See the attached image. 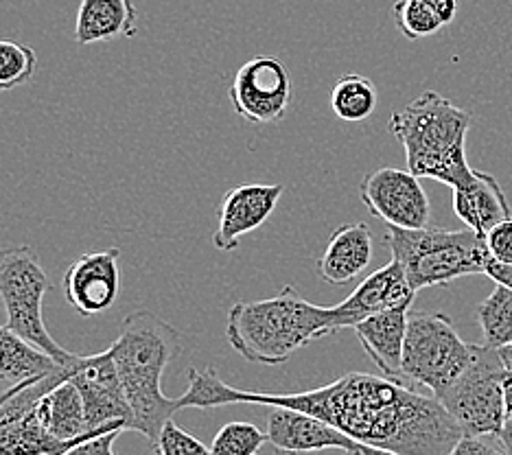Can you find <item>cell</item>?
Masks as SVG:
<instances>
[{
    "label": "cell",
    "mask_w": 512,
    "mask_h": 455,
    "mask_svg": "<svg viewBox=\"0 0 512 455\" xmlns=\"http://www.w3.org/2000/svg\"><path fill=\"white\" fill-rule=\"evenodd\" d=\"M55 368L57 364L51 357H46L38 348L20 340L7 326H0V370L5 372L11 383L49 375Z\"/></svg>",
    "instance_id": "obj_23"
},
{
    "label": "cell",
    "mask_w": 512,
    "mask_h": 455,
    "mask_svg": "<svg viewBox=\"0 0 512 455\" xmlns=\"http://www.w3.org/2000/svg\"><path fill=\"white\" fill-rule=\"evenodd\" d=\"M22 383H25V381H20V383H11L5 392H0V405H3L7 399H11V396H14V394L22 388Z\"/></svg>",
    "instance_id": "obj_37"
},
{
    "label": "cell",
    "mask_w": 512,
    "mask_h": 455,
    "mask_svg": "<svg viewBox=\"0 0 512 455\" xmlns=\"http://www.w3.org/2000/svg\"><path fill=\"white\" fill-rule=\"evenodd\" d=\"M471 123V112L436 90H425L390 116L388 130L403 145L407 169L456 189L473 173L467 160Z\"/></svg>",
    "instance_id": "obj_4"
},
{
    "label": "cell",
    "mask_w": 512,
    "mask_h": 455,
    "mask_svg": "<svg viewBox=\"0 0 512 455\" xmlns=\"http://www.w3.org/2000/svg\"><path fill=\"white\" fill-rule=\"evenodd\" d=\"M504 364L497 348L475 344L471 364L440 396V403L460 425L462 436L497 438L504 427L506 407L502 392Z\"/></svg>",
    "instance_id": "obj_8"
},
{
    "label": "cell",
    "mask_w": 512,
    "mask_h": 455,
    "mask_svg": "<svg viewBox=\"0 0 512 455\" xmlns=\"http://www.w3.org/2000/svg\"><path fill=\"white\" fill-rule=\"evenodd\" d=\"M335 333L331 307L309 302L292 285L274 298L235 302L226 318V340L250 364L281 366L300 348Z\"/></svg>",
    "instance_id": "obj_3"
},
{
    "label": "cell",
    "mask_w": 512,
    "mask_h": 455,
    "mask_svg": "<svg viewBox=\"0 0 512 455\" xmlns=\"http://www.w3.org/2000/svg\"><path fill=\"white\" fill-rule=\"evenodd\" d=\"M412 305H401L388 311L370 315V318L357 322L353 331L359 344L379 368L383 377L403 381V348L407 333V318H410Z\"/></svg>",
    "instance_id": "obj_17"
},
{
    "label": "cell",
    "mask_w": 512,
    "mask_h": 455,
    "mask_svg": "<svg viewBox=\"0 0 512 455\" xmlns=\"http://www.w3.org/2000/svg\"><path fill=\"white\" fill-rule=\"evenodd\" d=\"M51 289L38 252L31 245H11L0 250V300L7 313V329L14 331L57 366H68L75 353L53 340L44 324L42 305Z\"/></svg>",
    "instance_id": "obj_6"
},
{
    "label": "cell",
    "mask_w": 512,
    "mask_h": 455,
    "mask_svg": "<svg viewBox=\"0 0 512 455\" xmlns=\"http://www.w3.org/2000/svg\"><path fill=\"white\" fill-rule=\"evenodd\" d=\"M189 388L178 407L270 405L292 407L340 429L357 445L388 449L401 455H449L462 438L460 425L436 396L388 377L348 372L337 381L307 392H250L226 385L213 368H189Z\"/></svg>",
    "instance_id": "obj_1"
},
{
    "label": "cell",
    "mask_w": 512,
    "mask_h": 455,
    "mask_svg": "<svg viewBox=\"0 0 512 455\" xmlns=\"http://www.w3.org/2000/svg\"><path fill=\"white\" fill-rule=\"evenodd\" d=\"M232 108L252 125L283 121L292 103V79L276 57H252L230 84Z\"/></svg>",
    "instance_id": "obj_12"
},
{
    "label": "cell",
    "mask_w": 512,
    "mask_h": 455,
    "mask_svg": "<svg viewBox=\"0 0 512 455\" xmlns=\"http://www.w3.org/2000/svg\"><path fill=\"white\" fill-rule=\"evenodd\" d=\"M484 274L488 278H493L495 285H506L512 289V265H504V263H497L491 259L486 263Z\"/></svg>",
    "instance_id": "obj_33"
},
{
    "label": "cell",
    "mask_w": 512,
    "mask_h": 455,
    "mask_svg": "<svg viewBox=\"0 0 512 455\" xmlns=\"http://www.w3.org/2000/svg\"><path fill=\"white\" fill-rule=\"evenodd\" d=\"M138 31L134 0H81L75 20V42L79 46L130 40Z\"/></svg>",
    "instance_id": "obj_20"
},
{
    "label": "cell",
    "mask_w": 512,
    "mask_h": 455,
    "mask_svg": "<svg viewBox=\"0 0 512 455\" xmlns=\"http://www.w3.org/2000/svg\"><path fill=\"white\" fill-rule=\"evenodd\" d=\"M64 379H68L66 366H57L49 375L27 379L0 405V455H62L77 445L53 438L36 410L40 396Z\"/></svg>",
    "instance_id": "obj_9"
},
{
    "label": "cell",
    "mask_w": 512,
    "mask_h": 455,
    "mask_svg": "<svg viewBox=\"0 0 512 455\" xmlns=\"http://www.w3.org/2000/svg\"><path fill=\"white\" fill-rule=\"evenodd\" d=\"M497 353H499V357H502L504 368L512 370V342L506 344V346H502V348H497Z\"/></svg>",
    "instance_id": "obj_36"
},
{
    "label": "cell",
    "mask_w": 512,
    "mask_h": 455,
    "mask_svg": "<svg viewBox=\"0 0 512 455\" xmlns=\"http://www.w3.org/2000/svg\"><path fill=\"white\" fill-rule=\"evenodd\" d=\"M0 385H11V381H9V377L5 375L3 370H0Z\"/></svg>",
    "instance_id": "obj_40"
},
{
    "label": "cell",
    "mask_w": 512,
    "mask_h": 455,
    "mask_svg": "<svg viewBox=\"0 0 512 455\" xmlns=\"http://www.w3.org/2000/svg\"><path fill=\"white\" fill-rule=\"evenodd\" d=\"M62 291L68 305L84 318L108 311L121 294V250L77 256L62 276Z\"/></svg>",
    "instance_id": "obj_13"
},
{
    "label": "cell",
    "mask_w": 512,
    "mask_h": 455,
    "mask_svg": "<svg viewBox=\"0 0 512 455\" xmlns=\"http://www.w3.org/2000/svg\"><path fill=\"white\" fill-rule=\"evenodd\" d=\"M497 440H499V445H502L504 453L512 455V416H508L504 420V427H502V431H499Z\"/></svg>",
    "instance_id": "obj_34"
},
{
    "label": "cell",
    "mask_w": 512,
    "mask_h": 455,
    "mask_svg": "<svg viewBox=\"0 0 512 455\" xmlns=\"http://www.w3.org/2000/svg\"><path fill=\"white\" fill-rule=\"evenodd\" d=\"M475 344L464 342L447 313L410 311L403 348V381L440 401L471 364Z\"/></svg>",
    "instance_id": "obj_7"
},
{
    "label": "cell",
    "mask_w": 512,
    "mask_h": 455,
    "mask_svg": "<svg viewBox=\"0 0 512 455\" xmlns=\"http://www.w3.org/2000/svg\"><path fill=\"white\" fill-rule=\"evenodd\" d=\"M344 455H364V453H362V449H359V445H357L355 449H348V451H344Z\"/></svg>",
    "instance_id": "obj_39"
},
{
    "label": "cell",
    "mask_w": 512,
    "mask_h": 455,
    "mask_svg": "<svg viewBox=\"0 0 512 455\" xmlns=\"http://www.w3.org/2000/svg\"><path fill=\"white\" fill-rule=\"evenodd\" d=\"M267 442V434L248 420H232L221 427L213 442V455H259Z\"/></svg>",
    "instance_id": "obj_26"
},
{
    "label": "cell",
    "mask_w": 512,
    "mask_h": 455,
    "mask_svg": "<svg viewBox=\"0 0 512 455\" xmlns=\"http://www.w3.org/2000/svg\"><path fill=\"white\" fill-rule=\"evenodd\" d=\"M372 232L364 221L342 224L337 228L322 256L316 261V272L324 283L344 287L362 276L372 263Z\"/></svg>",
    "instance_id": "obj_18"
},
{
    "label": "cell",
    "mask_w": 512,
    "mask_h": 455,
    "mask_svg": "<svg viewBox=\"0 0 512 455\" xmlns=\"http://www.w3.org/2000/svg\"><path fill=\"white\" fill-rule=\"evenodd\" d=\"M386 243L414 291L484 274L486 263L491 261L486 239L471 228L447 230L427 226L405 230L388 226Z\"/></svg>",
    "instance_id": "obj_5"
},
{
    "label": "cell",
    "mask_w": 512,
    "mask_h": 455,
    "mask_svg": "<svg viewBox=\"0 0 512 455\" xmlns=\"http://www.w3.org/2000/svg\"><path fill=\"white\" fill-rule=\"evenodd\" d=\"M151 445H154L156 455H213L211 447H206L200 438L184 431L171 418L160 429L158 438Z\"/></svg>",
    "instance_id": "obj_28"
},
{
    "label": "cell",
    "mask_w": 512,
    "mask_h": 455,
    "mask_svg": "<svg viewBox=\"0 0 512 455\" xmlns=\"http://www.w3.org/2000/svg\"><path fill=\"white\" fill-rule=\"evenodd\" d=\"M416 291L410 287L399 261H390L379 267L366 280L355 287V291L340 305L331 307L335 333L342 329H353L370 315L388 311L401 305H412Z\"/></svg>",
    "instance_id": "obj_15"
},
{
    "label": "cell",
    "mask_w": 512,
    "mask_h": 455,
    "mask_svg": "<svg viewBox=\"0 0 512 455\" xmlns=\"http://www.w3.org/2000/svg\"><path fill=\"white\" fill-rule=\"evenodd\" d=\"M66 370L68 379L77 385L81 399H84L88 431H132V412L110 350L88 357L75 355Z\"/></svg>",
    "instance_id": "obj_10"
},
{
    "label": "cell",
    "mask_w": 512,
    "mask_h": 455,
    "mask_svg": "<svg viewBox=\"0 0 512 455\" xmlns=\"http://www.w3.org/2000/svg\"><path fill=\"white\" fill-rule=\"evenodd\" d=\"M449 455H506V453H504V449H497L495 445H491V442L484 438L462 436Z\"/></svg>",
    "instance_id": "obj_31"
},
{
    "label": "cell",
    "mask_w": 512,
    "mask_h": 455,
    "mask_svg": "<svg viewBox=\"0 0 512 455\" xmlns=\"http://www.w3.org/2000/svg\"><path fill=\"white\" fill-rule=\"evenodd\" d=\"M425 3L436 11L438 18L442 20V25H445V27L451 25L453 20H456L458 9H460L458 0H425Z\"/></svg>",
    "instance_id": "obj_32"
},
{
    "label": "cell",
    "mask_w": 512,
    "mask_h": 455,
    "mask_svg": "<svg viewBox=\"0 0 512 455\" xmlns=\"http://www.w3.org/2000/svg\"><path fill=\"white\" fill-rule=\"evenodd\" d=\"M38 68V55L27 44L0 40V92L25 86Z\"/></svg>",
    "instance_id": "obj_25"
},
{
    "label": "cell",
    "mask_w": 512,
    "mask_h": 455,
    "mask_svg": "<svg viewBox=\"0 0 512 455\" xmlns=\"http://www.w3.org/2000/svg\"><path fill=\"white\" fill-rule=\"evenodd\" d=\"M453 213L482 237L512 217L502 184L491 173L475 169L467 182L453 189Z\"/></svg>",
    "instance_id": "obj_19"
},
{
    "label": "cell",
    "mask_w": 512,
    "mask_h": 455,
    "mask_svg": "<svg viewBox=\"0 0 512 455\" xmlns=\"http://www.w3.org/2000/svg\"><path fill=\"white\" fill-rule=\"evenodd\" d=\"M359 200L383 224L394 228H427L432 217L421 178L410 169L383 167L368 173L359 184Z\"/></svg>",
    "instance_id": "obj_11"
},
{
    "label": "cell",
    "mask_w": 512,
    "mask_h": 455,
    "mask_svg": "<svg viewBox=\"0 0 512 455\" xmlns=\"http://www.w3.org/2000/svg\"><path fill=\"white\" fill-rule=\"evenodd\" d=\"M123 434L121 429L108 431V434H99L77 442L75 447L68 449L62 455H114V442Z\"/></svg>",
    "instance_id": "obj_30"
},
{
    "label": "cell",
    "mask_w": 512,
    "mask_h": 455,
    "mask_svg": "<svg viewBox=\"0 0 512 455\" xmlns=\"http://www.w3.org/2000/svg\"><path fill=\"white\" fill-rule=\"evenodd\" d=\"M267 442L283 455H307L327 449H355L357 442L324 420L292 407H272L267 414Z\"/></svg>",
    "instance_id": "obj_16"
},
{
    "label": "cell",
    "mask_w": 512,
    "mask_h": 455,
    "mask_svg": "<svg viewBox=\"0 0 512 455\" xmlns=\"http://www.w3.org/2000/svg\"><path fill=\"white\" fill-rule=\"evenodd\" d=\"M377 88L366 75L348 73L331 88V112L344 123H364L377 110Z\"/></svg>",
    "instance_id": "obj_22"
},
{
    "label": "cell",
    "mask_w": 512,
    "mask_h": 455,
    "mask_svg": "<svg viewBox=\"0 0 512 455\" xmlns=\"http://www.w3.org/2000/svg\"><path fill=\"white\" fill-rule=\"evenodd\" d=\"M108 350L130 405L132 431L154 442L167 420L180 412L178 399H169L160 381L182 353V335L154 311L136 309L125 315L119 337Z\"/></svg>",
    "instance_id": "obj_2"
},
{
    "label": "cell",
    "mask_w": 512,
    "mask_h": 455,
    "mask_svg": "<svg viewBox=\"0 0 512 455\" xmlns=\"http://www.w3.org/2000/svg\"><path fill=\"white\" fill-rule=\"evenodd\" d=\"M477 322L484 335V344L502 348L512 342V289L495 285L491 296L477 307Z\"/></svg>",
    "instance_id": "obj_24"
},
{
    "label": "cell",
    "mask_w": 512,
    "mask_h": 455,
    "mask_svg": "<svg viewBox=\"0 0 512 455\" xmlns=\"http://www.w3.org/2000/svg\"><path fill=\"white\" fill-rule=\"evenodd\" d=\"M36 410L46 431H49L53 438L64 440V442H79V440L114 431V429L88 431L84 399H81V392L77 390V385L71 379H64L62 383L53 385L49 392H44L38 399Z\"/></svg>",
    "instance_id": "obj_21"
},
{
    "label": "cell",
    "mask_w": 512,
    "mask_h": 455,
    "mask_svg": "<svg viewBox=\"0 0 512 455\" xmlns=\"http://www.w3.org/2000/svg\"><path fill=\"white\" fill-rule=\"evenodd\" d=\"M283 191V184H241L230 189L219 206V221L213 235L215 248L219 252L237 250L241 237L265 226Z\"/></svg>",
    "instance_id": "obj_14"
},
{
    "label": "cell",
    "mask_w": 512,
    "mask_h": 455,
    "mask_svg": "<svg viewBox=\"0 0 512 455\" xmlns=\"http://www.w3.org/2000/svg\"><path fill=\"white\" fill-rule=\"evenodd\" d=\"M394 25L407 40H423L436 35L442 27V20L425 0H397L392 7Z\"/></svg>",
    "instance_id": "obj_27"
},
{
    "label": "cell",
    "mask_w": 512,
    "mask_h": 455,
    "mask_svg": "<svg viewBox=\"0 0 512 455\" xmlns=\"http://www.w3.org/2000/svg\"><path fill=\"white\" fill-rule=\"evenodd\" d=\"M359 449H362L364 455H401V453H394L388 449H377V447H366V445H359Z\"/></svg>",
    "instance_id": "obj_38"
},
{
    "label": "cell",
    "mask_w": 512,
    "mask_h": 455,
    "mask_svg": "<svg viewBox=\"0 0 512 455\" xmlns=\"http://www.w3.org/2000/svg\"><path fill=\"white\" fill-rule=\"evenodd\" d=\"M484 239L493 261L512 265V217L502 221V224H497Z\"/></svg>",
    "instance_id": "obj_29"
},
{
    "label": "cell",
    "mask_w": 512,
    "mask_h": 455,
    "mask_svg": "<svg viewBox=\"0 0 512 455\" xmlns=\"http://www.w3.org/2000/svg\"><path fill=\"white\" fill-rule=\"evenodd\" d=\"M502 392H504V407H506V418L512 416V370H504L502 377Z\"/></svg>",
    "instance_id": "obj_35"
}]
</instances>
